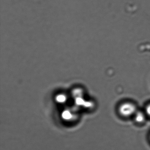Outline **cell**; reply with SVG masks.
Instances as JSON below:
<instances>
[{
	"instance_id": "obj_3",
	"label": "cell",
	"mask_w": 150,
	"mask_h": 150,
	"mask_svg": "<svg viewBox=\"0 0 150 150\" xmlns=\"http://www.w3.org/2000/svg\"><path fill=\"white\" fill-rule=\"evenodd\" d=\"M146 112L148 115L150 116V104H149L146 108Z\"/></svg>"
},
{
	"instance_id": "obj_1",
	"label": "cell",
	"mask_w": 150,
	"mask_h": 150,
	"mask_svg": "<svg viewBox=\"0 0 150 150\" xmlns=\"http://www.w3.org/2000/svg\"><path fill=\"white\" fill-rule=\"evenodd\" d=\"M136 111H137L135 105L131 102H124L122 103L119 108L120 113L125 117H128L134 115Z\"/></svg>"
},
{
	"instance_id": "obj_2",
	"label": "cell",
	"mask_w": 150,
	"mask_h": 150,
	"mask_svg": "<svg viewBox=\"0 0 150 150\" xmlns=\"http://www.w3.org/2000/svg\"><path fill=\"white\" fill-rule=\"evenodd\" d=\"M134 115L135 120L138 123H142L145 120V114L141 111H136Z\"/></svg>"
}]
</instances>
